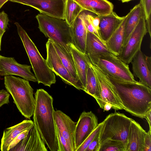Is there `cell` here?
<instances>
[{"instance_id":"10","label":"cell","mask_w":151,"mask_h":151,"mask_svg":"<svg viewBox=\"0 0 151 151\" xmlns=\"http://www.w3.org/2000/svg\"><path fill=\"white\" fill-rule=\"evenodd\" d=\"M90 66L93 70L98 84L100 99L97 103L100 107L103 109L105 104L108 102L115 110L124 109L106 75L96 66L91 63Z\"/></svg>"},{"instance_id":"6","label":"cell","mask_w":151,"mask_h":151,"mask_svg":"<svg viewBox=\"0 0 151 151\" xmlns=\"http://www.w3.org/2000/svg\"><path fill=\"white\" fill-rule=\"evenodd\" d=\"M132 120L119 112H115L110 114L102 122L99 132L100 143L106 139L118 140L123 143L126 149Z\"/></svg>"},{"instance_id":"39","label":"cell","mask_w":151,"mask_h":151,"mask_svg":"<svg viewBox=\"0 0 151 151\" xmlns=\"http://www.w3.org/2000/svg\"><path fill=\"white\" fill-rule=\"evenodd\" d=\"M146 27L147 29V32L150 36V38H151V20L150 17L146 20Z\"/></svg>"},{"instance_id":"36","label":"cell","mask_w":151,"mask_h":151,"mask_svg":"<svg viewBox=\"0 0 151 151\" xmlns=\"http://www.w3.org/2000/svg\"><path fill=\"white\" fill-rule=\"evenodd\" d=\"M145 14L146 20L150 17L151 13V0H140Z\"/></svg>"},{"instance_id":"13","label":"cell","mask_w":151,"mask_h":151,"mask_svg":"<svg viewBox=\"0 0 151 151\" xmlns=\"http://www.w3.org/2000/svg\"><path fill=\"white\" fill-rule=\"evenodd\" d=\"M65 0H9L29 6L41 13L64 19Z\"/></svg>"},{"instance_id":"31","label":"cell","mask_w":151,"mask_h":151,"mask_svg":"<svg viewBox=\"0 0 151 151\" xmlns=\"http://www.w3.org/2000/svg\"><path fill=\"white\" fill-rule=\"evenodd\" d=\"M55 129L58 147V151H73L68 142L56 126Z\"/></svg>"},{"instance_id":"35","label":"cell","mask_w":151,"mask_h":151,"mask_svg":"<svg viewBox=\"0 0 151 151\" xmlns=\"http://www.w3.org/2000/svg\"><path fill=\"white\" fill-rule=\"evenodd\" d=\"M31 128L23 131L14 139L10 144L9 147L8 151H9L10 150L14 147L22 139L26 137L28 134L29 129Z\"/></svg>"},{"instance_id":"37","label":"cell","mask_w":151,"mask_h":151,"mask_svg":"<svg viewBox=\"0 0 151 151\" xmlns=\"http://www.w3.org/2000/svg\"><path fill=\"white\" fill-rule=\"evenodd\" d=\"M10 96V93L4 89L0 90V107L9 103Z\"/></svg>"},{"instance_id":"38","label":"cell","mask_w":151,"mask_h":151,"mask_svg":"<svg viewBox=\"0 0 151 151\" xmlns=\"http://www.w3.org/2000/svg\"><path fill=\"white\" fill-rule=\"evenodd\" d=\"M143 151H151V129H149L145 137Z\"/></svg>"},{"instance_id":"42","label":"cell","mask_w":151,"mask_h":151,"mask_svg":"<svg viewBox=\"0 0 151 151\" xmlns=\"http://www.w3.org/2000/svg\"><path fill=\"white\" fill-rule=\"evenodd\" d=\"M9 0H0V9Z\"/></svg>"},{"instance_id":"21","label":"cell","mask_w":151,"mask_h":151,"mask_svg":"<svg viewBox=\"0 0 151 151\" xmlns=\"http://www.w3.org/2000/svg\"><path fill=\"white\" fill-rule=\"evenodd\" d=\"M83 9L99 16L108 15L113 11L114 5L107 0H74Z\"/></svg>"},{"instance_id":"44","label":"cell","mask_w":151,"mask_h":151,"mask_svg":"<svg viewBox=\"0 0 151 151\" xmlns=\"http://www.w3.org/2000/svg\"><path fill=\"white\" fill-rule=\"evenodd\" d=\"M1 39H2V38L1 37L0 33V51L1 50Z\"/></svg>"},{"instance_id":"25","label":"cell","mask_w":151,"mask_h":151,"mask_svg":"<svg viewBox=\"0 0 151 151\" xmlns=\"http://www.w3.org/2000/svg\"><path fill=\"white\" fill-rule=\"evenodd\" d=\"M75 46L79 51L86 52V43L87 30L79 15L72 27Z\"/></svg>"},{"instance_id":"26","label":"cell","mask_w":151,"mask_h":151,"mask_svg":"<svg viewBox=\"0 0 151 151\" xmlns=\"http://www.w3.org/2000/svg\"><path fill=\"white\" fill-rule=\"evenodd\" d=\"M52 43L63 65L74 78L81 81L77 72L72 53H69L64 48L58 44L53 42Z\"/></svg>"},{"instance_id":"34","label":"cell","mask_w":151,"mask_h":151,"mask_svg":"<svg viewBox=\"0 0 151 151\" xmlns=\"http://www.w3.org/2000/svg\"><path fill=\"white\" fill-rule=\"evenodd\" d=\"M99 136V132L96 135L85 151H99L100 147Z\"/></svg>"},{"instance_id":"40","label":"cell","mask_w":151,"mask_h":151,"mask_svg":"<svg viewBox=\"0 0 151 151\" xmlns=\"http://www.w3.org/2000/svg\"><path fill=\"white\" fill-rule=\"evenodd\" d=\"M147 120L149 126V129H151V110L146 114L145 118Z\"/></svg>"},{"instance_id":"19","label":"cell","mask_w":151,"mask_h":151,"mask_svg":"<svg viewBox=\"0 0 151 151\" xmlns=\"http://www.w3.org/2000/svg\"><path fill=\"white\" fill-rule=\"evenodd\" d=\"M99 17V33L105 42L122 22L124 16L119 17L113 11L109 14Z\"/></svg>"},{"instance_id":"9","label":"cell","mask_w":151,"mask_h":151,"mask_svg":"<svg viewBox=\"0 0 151 151\" xmlns=\"http://www.w3.org/2000/svg\"><path fill=\"white\" fill-rule=\"evenodd\" d=\"M145 16L141 17L132 32L126 44L122 47L117 57L127 64L133 59L141 50L143 38L147 33Z\"/></svg>"},{"instance_id":"1","label":"cell","mask_w":151,"mask_h":151,"mask_svg":"<svg viewBox=\"0 0 151 151\" xmlns=\"http://www.w3.org/2000/svg\"><path fill=\"white\" fill-rule=\"evenodd\" d=\"M106 75L124 109L145 118L151 110V88L139 81H123Z\"/></svg>"},{"instance_id":"41","label":"cell","mask_w":151,"mask_h":151,"mask_svg":"<svg viewBox=\"0 0 151 151\" xmlns=\"http://www.w3.org/2000/svg\"><path fill=\"white\" fill-rule=\"evenodd\" d=\"M112 108V105L110 103H106L104 105V111H108Z\"/></svg>"},{"instance_id":"23","label":"cell","mask_w":151,"mask_h":151,"mask_svg":"<svg viewBox=\"0 0 151 151\" xmlns=\"http://www.w3.org/2000/svg\"><path fill=\"white\" fill-rule=\"evenodd\" d=\"M130 14V12L124 16L122 22L105 42L108 47L116 56L119 53L122 47L125 22Z\"/></svg>"},{"instance_id":"4","label":"cell","mask_w":151,"mask_h":151,"mask_svg":"<svg viewBox=\"0 0 151 151\" xmlns=\"http://www.w3.org/2000/svg\"><path fill=\"white\" fill-rule=\"evenodd\" d=\"M14 24L38 83H42L45 86L50 87L56 82L55 73L49 68L46 60L41 55L26 31L18 23L16 22Z\"/></svg>"},{"instance_id":"24","label":"cell","mask_w":151,"mask_h":151,"mask_svg":"<svg viewBox=\"0 0 151 151\" xmlns=\"http://www.w3.org/2000/svg\"><path fill=\"white\" fill-rule=\"evenodd\" d=\"M130 12V14L125 22L122 47L127 43L132 32L137 25L140 18L145 16L144 10L140 2L134 6Z\"/></svg>"},{"instance_id":"29","label":"cell","mask_w":151,"mask_h":151,"mask_svg":"<svg viewBox=\"0 0 151 151\" xmlns=\"http://www.w3.org/2000/svg\"><path fill=\"white\" fill-rule=\"evenodd\" d=\"M84 91L93 97L97 103L100 100V96L98 83L93 70L90 65L87 71L86 87Z\"/></svg>"},{"instance_id":"43","label":"cell","mask_w":151,"mask_h":151,"mask_svg":"<svg viewBox=\"0 0 151 151\" xmlns=\"http://www.w3.org/2000/svg\"><path fill=\"white\" fill-rule=\"evenodd\" d=\"M121 1L123 3L129 2L132 0H119Z\"/></svg>"},{"instance_id":"5","label":"cell","mask_w":151,"mask_h":151,"mask_svg":"<svg viewBox=\"0 0 151 151\" xmlns=\"http://www.w3.org/2000/svg\"><path fill=\"white\" fill-rule=\"evenodd\" d=\"M4 84L19 111L25 118L30 119L33 114L35 101L33 89L29 81L7 75L4 77Z\"/></svg>"},{"instance_id":"27","label":"cell","mask_w":151,"mask_h":151,"mask_svg":"<svg viewBox=\"0 0 151 151\" xmlns=\"http://www.w3.org/2000/svg\"><path fill=\"white\" fill-rule=\"evenodd\" d=\"M79 15L82 19L87 31L94 34L103 40L99 33V16L93 12L85 10H83Z\"/></svg>"},{"instance_id":"32","label":"cell","mask_w":151,"mask_h":151,"mask_svg":"<svg viewBox=\"0 0 151 151\" xmlns=\"http://www.w3.org/2000/svg\"><path fill=\"white\" fill-rule=\"evenodd\" d=\"M102 122L98 124L97 127L88 136L83 143L76 151H85L96 135L99 132L102 126Z\"/></svg>"},{"instance_id":"14","label":"cell","mask_w":151,"mask_h":151,"mask_svg":"<svg viewBox=\"0 0 151 151\" xmlns=\"http://www.w3.org/2000/svg\"><path fill=\"white\" fill-rule=\"evenodd\" d=\"M133 75L139 82L151 88V58L139 51L131 62Z\"/></svg>"},{"instance_id":"30","label":"cell","mask_w":151,"mask_h":151,"mask_svg":"<svg viewBox=\"0 0 151 151\" xmlns=\"http://www.w3.org/2000/svg\"><path fill=\"white\" fill-rule=\"evenodd\" d=\"M99 151H126V149L121 141L106 139L100 143Z\"/></svg>"},{"instance_id":"16","label":"cell","mask_w":151,"mask_h":151,"mask_svg":"<svg viewBox=\"0 0 151 151\" xmlns=\"http://www.w3.org/2000/svg\"><path fill=\"white\" fill-rule=\"evenodd\" d=\"M54 116L56 127L75 151L74 135L76 123L60 110L54 111Z\"/></svg>"},{"instance_id":"20","label":"cell","mask_w":151,"mask_h":151,"mask_svg":"<svg viewBox=\"0 0 151 151\" xmlns=\"http://www.w3.org/2000/svg\"><path fill=\"white\" fill-rule=\"evenodd\" d=\"M34 124L32 121L24 120L17 124L4 129L1 140V150L8 151L10 144L14 139L23 131L31 128Z\"/></svg>"},{"instance_id":"33","label":"cell","mask_w":151,"mask_h":151,"mask_svg":"<svg viewBox=\"0 0 151 151\" xmlns=\"http://www.w3.org/2000/svg\"><path fill=\"white\" fill-rule=\"evenodd\" d=\"M9 19L7 14L3 11L0 13V33L1 38L5 32L8 24Z\"/></svg>"},{"instance_id":"11","label":"cell","mask_w":151,"mask_h":151,"mask_svg":"<svg viewBox=\"0 0 151 151\" xmlns=\"http://www.w3.org/2000/svg\"><path fill=\"white\" fill-rule=\"evenodd\" d=\"M96 116L91 111H83L76 123L74 132L75 151L98 125Z\"/></svg>"},{"instance_id":"28","label":"cell","mask_w":151,"mask_h":151,"mask_svg":"<svg viewBox=\"0 0 151 151\" xmlns=\"http://www.w3.org/2000/svg\"><path fill=\"white\" fill-rule=\"evenodd\" d=\"M83 10L74 0H65L64 10V19L72 27L76 19Z\"/></svg>"},{"instance_id":"12","label":"cell","mask_w":151,"mask_h":151,"mask_svg":"<svg viewBox=\"0 0 151 151\" xmlns=\"http://www.w3.org/2000/svg\"><path fill=\"white\" fill-rule=\"evenodd\" d=\"M31 65L21 64L14 58L0 55V76L14 75L24 79L34 82H37L35 76L31 71Z\"/></svg>"},{"instance_id":"18","label":"cell","mask_w":151,"mask_h":151,"mask_svg":"<svg viewBox=\"0 0 151 151\" xmlns=\"http://www.w3.org/2000/svg\"><path fill=\"white\" fill-rule=\"evenodd\" d=\"M147 133L140 125L133 119L129 128L126 151H143Z\"/></svg>"},{"instance_id":"8","label":"cell","mask_w":151,"mask_h":151,"mask_svg":"<svg viewBox=\"0 0 151 151\" xmlns=\"http://www.w3.org/2000/svg\"><path fill=\"white\" fill-rule=\"evenodd\" d=\"M47 64L55 74L60 77L66 84L73 86L79 90L84 91V88L80 81L74 78L62 63L51 40L48 39L46 44Z\"/></svg>"},{"instance_id":"3","label":"cell","mask_w":151,"mask_h":151,"mask_svg":"<svg viewBox=\"0 0 151 151\" xmlns=\"http://www.w3.org/2000/svg\"><path fill=\"white\" fill-rule=\"evenodd\" d=\"M40 31L45 36L71 52L70 45H75L72 27L64 19L40 13L36 17Z\"/></svg>"},{"instance_id":"7","label":"cell","mask_w":151,"mask_h":151,"mask_svg":"<svg viewBox=\"0 0 151 151\" xmlns=\"http://www.w3.org/2000/svg\"><path fill=\"white\" fill-rule=\"evenodd\" d=\"M98 67L106 75L121 80L136 82L129 65L112 55L101 56L91 63Z\"/></svg>"},{"instance_id":"22","label":"cell","mask_w":151,"mask_h":151,"mask_svg":"<svg viewBox=\"0 0 151 151\" xmlns=\"http://www.w3.org/2000/svg\"><path fill=\"white\" fill-rule=\"evenodd\" d=\"M70 47L78 76L85 89L87 71L91 62L87 55L78 50L73 44Z\"/></svg>"},{"instance_id":"2","label":"cell","mask_w":151,"mask_h":151,"mask_svg":"<svg viewBox=\"0 0 151 151\" xmlns=\"http://www.w3.org/2000/svg\"><path fill=\"white\" fill-rule=\"evenodd\" d=\"M33 114L34 124L51 151H58V147L54 119L53 98L43 89L37 90Z\"/></svg>"},{"instance_id":"15","label":"cell","mask_w":151,"mask_h":151,"mask_svg":"<svg viewBox=\"0 0 151 151\" xmlns=\"http://www.w3.org/2000/svg\"><path fill=\"white\" fill-rule=\"evenodd\" d=\"M45 144L34 124L27 134L9 151H47Z\"/></svg>"},{"instance_id":"17","label":"cell","mask_w":151,"mask_h":151,"mask_svg":"<svg viewBox=\"0 0 151 151\" xmlns=\"http://www.w3.org/2000/svg\"><path fill=\"white\" fill-rule=\"evenodd\" d=\"M86 53L91 63L100 56L114 55L104 41L88 31L86 40Z\"/></svg>"}]
</instances>
